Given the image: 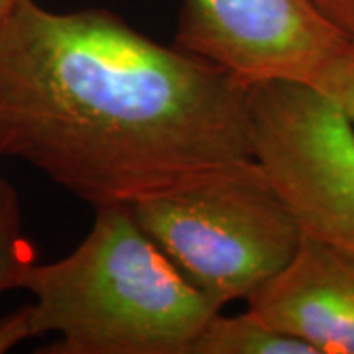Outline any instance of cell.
I'll return each mask as SVG.
<instances>
[{
	"instance_id": "4",
	"label": "cell",
	"mask_w": 354,
	"mask_h": 354,
	"mask_svg": "<svg viewBox=\"0 0 354 354\" xmlns=\"http://www.w3.org/2000/svg\"><path fill=\"white\" fill-rule=\"evenodd\" d=\"M250 136L305 236L354 256V128L344 114L311 85L258 83Z\"/></svg>"
},
{
	"instance_id": "10",
	"label": "cell",
	"mask_w": 354,
	"mask_h": 354,
	"mask_svg": "<svg viewBox=\"0 0 354 354\" xmlns=\"http://www.w3.org/2000/svg\"><path fill=\"white\" fill-rule=\"evenodd\" d=\"M32 337H39L32 304L22 305L0 317V354L10 353Z\"/></svg>"
},
{
	"instance_id": "3",
	"label": "cell",
	"mask_w": 354,
	"mask_h": 354,
	"mask_svg": "<svg viewBox=\"0 0 354 354\" xmlns=\"http://www.w3.org/2000/svg\"><path fill=\"white\" fill-rule=\"evenodd\" d=\"M130 207L177 268L221 307L246 301L288 266L304 239L256 158Z\"/></svg>"
},
{
	"instance_id": "1",
	"label": "cell",
	"mask_w": 354,
	"mask_h": 354,
	"mask_svg": "<svg viewBox=\"0 0 354 354\" xmlns=\"http://www.w3.org/2000/svg\"><path fill=\"white\" fill-rule=\"evenodd\" d=\"M0 158L132 205L252 160L250 87L111 10L20 0L0 22Z\"/></svg>"
},
{
	"instance_id": "7",
	"label": "cell",
	"mask_w": 354,
	"mask_h": 354,
	"mask_svg": "<svg viewBox=\"0 0 354 354\" xmlns=\"http://www.w3.org/2000/svg\"><path fill=\"white\" fill-rule=\"evenodd\" d=\"M191 354H315L295 337L270 327L252 311L215 315L191 346Z\"/></svg>"
},
{
	"instance_id": "5",
	"label": "cell",
	"mask_w": 354,
	"mask_h": 354,
	"mask_svg": "<svg viewBox=\"0 0 354 354\" xmlns=\"http://www.w3.org/2000/svg\"><path fill=\"white\" fill-rule=\"evenodd\" d=\"M344 41L311 0H181L174 44L252 87L309 85Z\"/></svg>"
},
{
	"instance_id": "6",
	"label": "cell",
	"mask_w": 354,
	"mask_h": 354,
	"mask_svg": "<svg viewBox=\"0 0 354 354\" xmlns=\"http://www.w3.org/2000/svg\"><path fill=\"white\" fill-rule=\"evenodd\" d=\"M246 309L315 354H354V256L305 236Z\"/></svg>"
},
{
	"instance_id": "9",
	"label": "cell",
	"mask_w": 354,
	"mask_h": 354,
	"mask_svg": "<svg viewBox=\"0 0 354 354\" xmlns=\"http://www.w3.org/2000/svg\"><path fill=\"white\" fill-rule=\"evenodd\" d=\"M321 91L354 128V41H344L309 81Z\"/></svg>"
},
{
	"instance_id": "2",
	"label": "cell",
	"mask_w": 354,
	"mask_h": 354,
	"mask_svg": "<svg viewBox=\"0 0 354 354\" xmlns=\"http://www.w3.org/2000/svg\"><path fill=\"white\" fill-rule=\"evenodd\" d=\"M22 290L38 335L55 333L48 354H191L223 311L138 223L128 203L95 209L71 252L34 264Z\"/></svg>"
},
{
	"instance_id": "12",
	"label": "cell",
	"mask_w": 354,
	"mask_h": 354,
	"mask_svg": "<svg viewBox=\"0 0 354 354\" xmlns=\"http://www.w3.org/2000/svg\"><path fill=\"white\" fill-rule=\"evenodd\" d=\"M18 2H20V0H0V22H2L8 14L12 12L14 8L18 6Z\"/></svg>"
},
{
	"instance_id": "8",
	"label": "cell",
	"mask_w": 354,
	"mask_h": 354,
	"mask_svg": "<svg viewBox=\"0 0 354 354\" xmlns=\"http://www.w3.org/2000/svg\"><path fill=\"white\" fill-rule=\"evenodd\" d=\"M34 264L36 256L24 232L18 195L8 181L0 179V293L22 290Z\"/></svg>"
},
{
	"instance_id": "11",
	"label": "cell",
	"mask_w": 354,
	"mask_h": 354,
	"mask_svg": "<svg viewBox=\"0 0 354 354\" xmlns=\"http://www.w3.org/2000/svg\"><path fill=\"white\" fill-rule=\"evenodd\" d=\"M333 28L348 41H354V0H311Z\"/></svg>"
}]
</instances>
